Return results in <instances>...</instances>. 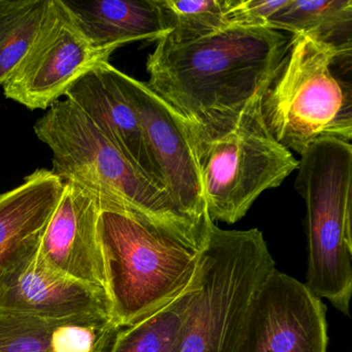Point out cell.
I'll use <instances>...</instances> for the list:
<instances>
[{
  "instance_id": "6da1fadb",
  "label": "cell",
  "mask_w": 352,
  "mask_h": 352,
  "mask_svg": "<svg viewBox=\"0 0 352 352\" xmlns=\"http://www.w3.org/2000/svg\"><path fill=\"white\" fill-rule=\"evenodd\" d=\"M292 34L228 28L199 40L156 42L147 86L190 124H203L261 98Z\"/></svg>"
},
{
  "instance_id": "7a4b0ae2",
  "label": "cell",
  "mask_w": 352,
  "mask_h": 352,
  "mask_svg": "<svg viewBox=\"0 0 352 352\" xmlns=\"http://www.w3.org/2000/svg\"><path fill=\"white\" fill-rule=\"evenodd\" d=\"M34 129L52 151L51 170L63 183L94 193L102 208L125 210L195 242H207L210 228H197L185 218L170 195L144 176L67 98L54 102Z\"/></svg>"
},
{
  "instance_id": "3957f363",
  "label": "cell",
  "mask_w": 352,
  "mask_h": 352,
  "mask_svg": "<svg viewBox=\"0 0 352 352\" xmlns=\"http://www.w3.org/2000/svg\"><path fill=\"white\" fill-rule=\"evenodd\" d=\"M98 232L113 318L122 329L160 310L195 281L208 242L113 208H102Z\"/></svg>"
},
{
  "instance_id": "277c9868",
  "label": "cell",
  "mask_w": 352,
  "mask_h": 352,
  "mask_svg": "<svg viewBox=\"0 0 352 352\" xmlns=\"http://www.w3.org/2000/svg\"><path fill=\"white\" fill-rule=\"evenodd\" d=\"M352 55L305 34H292L287 51L261 98L267 131L302 155L322 140L351 143L352 89L340 69Z\"/></svg>"
},
{
  "instance_id": "5b68a950",
  "label": "cell",
  "mask_w": 352,
  "mask_h": 352,
  "mask_svg": "<svg viewBox=\"0 0 352 352\" xmlns=\"http://www.w3.org/2000/svg\"><path fill=\"white\" fill-rule=\"evenodd\" d=\"M188 126L213 222L236 223L261 193L280 186L298 170L292 151L267 131L261 98L236 112Z\"/></svg>"
},
{
  "instance_id": "8992f818",
  "label": "cell",
  "mask_w": 352,
  "mask_h": 352,
  "mask_svg": "<svg viewBox=\"0 0 352 352\" xmlns=\"http://www.w3.org/2000/svg\"><path fill=\"white\" fill-rule=\"evenodd\" d=\"M274 269L261 230H221L213 222L201 254V288L178 352H239L253 302Z\"/></svg>"
},
{
  "instance_id": "52a82bcc",
  "label": "cell",
  "mask_w": 352,
  "mask_h": 352,
  "mask_svg": "<svg viewBox=\"0 0 352 352\" xmlns=\"http://www.w3.org/2000/svg\"><path fill=\"white\" fill-rule=\"evenodd\" d=\"M294 186L307 207L306 286L349 315L352 294V146L339 140L311 145L298 160Z\"/></svg>"
},
{
  "instance_id": "ba28073f",
  "label": "cell",
  "mask_w": 352,
  "mask_h": 352,
  "mask_svg": "<svg viewBox=\"0 0 352 352\" xmlns=\"http://www.w3.org/2000/svg\"><path fill=\"white\" fill-rule=\"evenodd\" d=\"M109 59L84 34L65 0H47L38 34L3 84V94L30 110H46L82 76Z\"/></svg>"
},
{
  "instance_id": "9c48e42d",
  "label": "cell",
  "mask_w": 352,
  "mask_h": 352,
  "mask_svg": "<svg viewBox=\"0 0 352 352\" xmlns=\"http://www.w3.org/2000/svg\"><path fill=\"white\" fill-rule=\"evenodd\" d=\"M102 65L137 113L150 154L173 203L197 228L209 230L213 221L208 213L188 123L145 82L119 71L110 61Z\"/></svg>"
},
{
  "instance_id": "30bf717a",
  "label": "cell",
  "mask_w": 352,
  "mask_h": 352,
  "mask_svg": "<svg viewBox=\"0 0 352 352\" xmlns=\"http://www.w3.org/2000/svg\"><path fill=\"white\" fill-rule=\"evenodd\" d=\"M327 343L321 298L275 267L255 298L239 352H327Z\"/></svg>"
},
{
  "instance_id": "8fae6325",
  "label": "cell",
  "mask_w": 352,
  "mask_h": 352,
  "mask_svg": "<svg viewBox=\"0 0 352 352\" xmlns=\"http://www.w3.org/2000/svg\"><path fill=\"white\" fill-rule=\"evenodd\" d=\"M41 236L18 253L0 279V310L48 319L114 320L108 292L55 269L38 250Z\"/></svg>"
},
{
  "instance_id": "7c38bea8",
  "label": "cell",
  "mask_w": 352,
  "mask_h": 352,
  "mask_svg": "<svg viewBox=\"0 0 352 352\" xmlns=\"http://www.w3.org/2000/svg\"><path fill=\"white\" fill-rule=\"evenodd\" d=\"M100 211L96 195L65 183L60 201L41 236L38 250L61 273L108 292L98 232Z\"/></svg>"
},
{
  "instance_id": "4fadbf2b",
  "label": "cell",
  "mask_w": 352,
  "mask_h": 352,
  "mask_svg": "<svg viewBox=\"0 0 352 352\" xmlns=\"http://www.w3.org/2000/svg\"><path fill=\"white\" fill-rule=\"evenodd\" d=\"M102 63L82 76L65 94V98L83 112L144 176L166 192L139 117L109 77Z\"/></svg>"
},
{
  "instance_id": "5bb4252c",
  "label": "cell",
  "mask_w": 352,
  "mask_h": 352,
  "mask_svg": "<svg viewBox=\"0 0 352 352\" xmlns=\"http://www.w3.org/2000/svg\"><path fill=\"white\" fill-rule=\"evenodd\" d=\"M122 327L113 319H48L0 310V352H110Z\"/></svg>"
},
{
  "instance_id": "9a60e30c",
  "label": "cell",
  "mask_w": 352,
  "mask_h": 352,
  "mask_svg": "<svg viewBox=\"0 0 352 352\" xmlns=\"http://www.w3.org/2000/svg\"><path fill=\"white\" fill-rule=\"evenodd\" d=\"M65 183L40 168L19 186L0 193V279L18 253L40 238L56 210Z\"/></svg>"
},
{
  "instance_id": "2e32d148",
  "label": "cell",
  "mask_w": 352,
  "mask_h": 352,
  "mask_svg": "<svg viewBox=\"0 0 352 352\" xmlns=\"http://www.w3.org/2000/svg\"><path fill=\"white\" fill-rule=\"evenodd\" d=\"M65 3L92 45L110 57L124 45L166 36L154 0Z\"/></svg>"
},
{
  "instance_id": "e0dca14e",
  "label": "cell",
  "mask_w": 352,
  "mask_h": 352,
  "mask_svg": "<svg viewBox=\"0 0 352 352\" xmlns=\"http://www.w3.org/2000/svg\"><path fill=\"white\" fill-rule=\"evenodd\" d=\"M269 28L305 34L352 55V0H288Z\"/></svg>"
},
{
  "instance_id": "ac0fdd59",
  "label": "cell",
  "mask_w": 352,
  "mask_h": 352,
  "mask_svg": "<svg viewBox=\"0 0 352 352\" xmlns=\"http://www.w3.org/2000/svg\"><path fill=\"white\" fill-rule=\"evenodd\" d=\"M201 288L199 269L195 281L172 302L135 324L123 327L110 352H168L176 347L191 305Z\"/></svg>"
},
{
  "instance_id": "d6986e66",
  "label": "cell",
  "mask_w": 352,
  "mask_h": 352,
  "mask_svg": "<svg viewBox=\"0 0 352 352\" xmlns=\"http://www.w3.org/2000/svg\"><path fill=\"white\" fill-rule=\"evenodd\" d=\"M164 36L174 44L199 40L228 28V0H154Z\"/></svg>"
},
{
  "instance_id": "ffe728a7",
  "label": "cell",
  "mask_w": 352,
  "mask_h": 352,
  "mask_svg": "<svg viewBox=\"0 0 352 352\" xmlns=\"http://www.w3.org/2000/svg\"><path fill=\"white\" fill-rule=\"evenodd\" d=\"M46 5L47 0H3L0 3V86L30 50Z\"/></svg>"
},
{
  "instance_id": "44dd1931",
  "label": "cell",
  "mask_w": 352,
  "mask_h": 352,
  "mask_svg": "<svg viewBox=\"0 0 352 352\" xmlns=\"http://www.w3.org/2000/svg\"><path fill=\"white\" fill-rule=\"evenodd\" d=\"M288 0H228V28H269L272 18Z\"/></svg>"
},
{
  "instance_id": "7402d4cb",
  "label": "cell",
  "mask_w": 352,
  "mask_h": 352,
  "mask_svg": "<svg viewBox=\"0 0 352 352\" xmlns=\"http://www.w3.org/2000/svg\"><path fill=\"white\" fill-rule=\"evenodd\" d=\"M0 3H1V0H0Z\"/></svg>"
}]
</instances>
